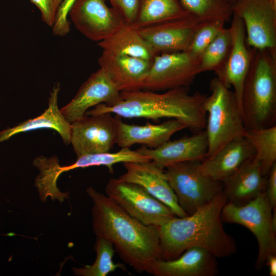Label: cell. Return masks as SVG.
I'll return each mask as SVG.
<instances>
[{
    "mask_svg": "<svg viewBox=\"0 0 276 276\" xmlns=\"http://www.w3.org/2000/svg\"><path fill=\"white\" fill-rule=\"evenodd\" d=\"M92 226L96 236L111 242L123 261L136 272H146L149 264L162 259L157 226L147 225L131 217L106 195L89 187Z\"/></svg>",
    "mask_w": 276,
    "mask_h": 276,
    "instance_id": "6da1fadb",
    "label": "cell"
},
{
    "mask_svg": "<svg viewBox=\"0 0 276 276\" xmlns=\"http://www.w3.org/2000/svg\"><path fill=\"white\" fill-rule=\"evenodd\" d=\"M227 202L223 191L192 214L175 216L158 226L162 259H175L192 247L204 248L216 258L235 254L236 242L225 231L221 216Z\"/></svg>",
    "mask_w": 276,
    "mask_h": 276,
    "instance_id": "7a4b0ae2",
    "label": "cell"
},
{
    "mask_svg": "<svg viewBox=\"0 0 276 276\" xmlns=\"http://www.w3.org/2000/svg\"><path fill=\"white\" fill-rule=\"evenodd\" d=\"M206 96L199 92L191 94L188 87L176 88L162 94L142 89L123 91L117 103L113 105L99 104L87 111L85 116L109 112L125 118L153 120L172 118L182 122L192 132L196 133L205 128L207 114L204 102Z\"/></svg>",
    "mask_w": 276,
    "mask_h": 276,
    "instance_id": "3957f363",
    "label": "cell"
},
{
    "mask_svg": "<svg viewBox=\"0 0 276 276\" xmlns=\"http://www.w3.org/2000/svg\"><path fill=\"white\" fill-rule=\"evenodd\" d=\"M241 111L246 130L276 125V50L252 48Z\"/></svg>",
    "mask_w": 276,
    "mask_h": 276,
    "instance_id": "277c9868",
    "label": "cell"
},
{
    "mask_svg": "<svg viewBox=\"0 0 276 276\" xmlns=\"http://www.w3.org/2000/svg\"><path fill=\"white\" fill-rule=\"evenodd\" d=\"M209 89L211 94L204 102L208 114L205 128L209 145L206 157L231 141L243 136L246 131L234 92L217 77L211 80Z\"/></svg>",
    "mask_w": 276,
    "mask_h": 276,
    "instance_id": "5b68a950",
    "label": "cell"
},
{
    "mask_svg": "<svg viewBox=\"0 0 276 276\" xmlns=\"http://www.w3.org/2000/svg\"><path fill=\"white\" fill-rule=\"evenodd\" d=\"M200 161L172 164L165 170L181 208L190 215L223 191L222 181L203 174Z\"/></svg>",
    "mask_w": 276,
    "mask_h": 276,
    "instance_id": "8992f818",
    "label": "cell"
},
{
    "mask_svg": "<svg viewBox=\"0 0 276 276\" xmlns=\"http://www.w3.org/2000/svg\"><path fill=\"white\" fill-rule=\"evenodd\" d=\"M272 210L265 191L244 205L227 202L221 211L222 221L241 225L256 237L259 247L256 262L257 268L262 267L268 255L276 254V229L272 222Z\"/></svg>",
    "mask_w": 276,
    "mask_h": 276,
    "instance_id": "52a82bcc",
    "label": "cell"
},
{
    "mask_svg": "<svg viewBox=\"0 0 276 276\" xmlns=\"http://www.w3.org/2000/svg\"><path fill=\"white\" fill-rule=\"evenodd\" d=\"M105 193L128 214L145 225L158 227L176 216L168 206L136 183L111 178Z\"/></svg>",
    "mask_w": 276,
    "mask_h": 276,
    "instance_id": "ba28073f",
    "label": "cell"
},
{
    "mask_svg": "<svg viewBox=\"0 0 276 276\" xmlns=\"http://www.w3.org/2000/svg\"><path fill=\"white\" fill-rule=\"evenodd\" d=\"M199 60V58L191 56L187 52L156 55L143 89L154 91L189 87L200 74Z\"/></svg>",
    "mask_w": 276,
    "mask_h": 276,
    "instance_id": "9c48e42d",
    "label": "cell"
},
{
    "mask_svg": "<svg viewBox=\"0 0 276 276\" xmlns=\"http://www.w3.org/2000/svg\"><path fill=\"white\" fill-rule=\"evenodd\" d=\"M232 9L243 22L250 47L276 50L275 1L235 0Z\"/></svg>",
    "mask_w": 276,
    "mask_h": 276,
    "instance_id": "30bf717a",
    "label": "cell"
},
{
    "mask_svg": "<svg viewBox=\"0 0 276 276\" xmlns=\"http://www.w3.org/2000/svg\"><path fill=\"white\" fill-rule=\"evenodd\" d=\"M89 116L71 123L70 143L77 157L109 152L117 144L115 117L109 112Z\"/></svg>",
    "mask_w": 276,
    "mask_h": 276,
    "instance_id": "8fae6325",
    "label": "cell"
},
{
    "mask_svg": "<svg viewBox=\"0 0 276 276\" xmlns=\"http://www.w3.org/2000/svg\"><path fill=\"white\" fill-rule=\"evenodd\" d=\"M106 0H76L68 15L75 27L87 38L100 42L125 25Z\"/></svg>",
    "mask_w": 276,
    "mask_h": 276,
    "instance_id": "7c38bea8",
    "label": "cell"
},
{
    "mask_svg": "<svg viewBox=\"0 0 276 276\" xmlns=\"http://www.w3.org/2000/svg\"><path fill=\"white\" fill-rule=\"evenodd\" d=\"M204 22L190 14L137 30L156 55L187 52L194 35Z\"/></svg>",
    "mask_w": 276,
    "mask_h": 276,
    "instance_id": "4fadbf2b",
    "label": "cell"
},
{
    "mask_svg": "<svg viewBox=\"0 0 276 276\" xmlns=\"http://www.w3.org/2000/svg\"><path fill=\"white\" fill-rule=\"evenodd\" d=\"M121 91L106 72L100 67L81 86L72 100L60 109L71 123L83 118L89 108L100 104L113 105L121 99Z\"/></svg>",
    "mask_w": 276,
    "mask_h": 276,
    "instance_id": "5bb4252c",
    "label": "cell"
},
{
    "mask_svg": "<svg viewBox=\"0 0 276 276\" xmlns=\"http://www.w3.org/2000/svg\"><path fill=\"white\" fill-rule=\"evenodd\" d=\"M126 172L119 180L136 183L149 194L168 206L178 217L187 216L179 206L176 195L172 189L164 169L153 162L123 163Z\"/></svg>",
    "mask_w": 276,
    "mask_h": 276,
    "instance_id": "9a60e30c",
    "label": "cell"
},
{
    "mask_svg": "<svg viewBox=\"0 0 276 276\" xmlns=\"http://www.w3.org/2000/svg\"><path fill=\"white\" fill-rule=\"evenodd\" d=\"M232 33V49L223 68L217 77L228 88L232 87L241 109V98L244 82L249 67L252 47L246 40L242 20L233 14L230 26Z\"/></svg>",
    "mask_w": 276,
    "mask_h": 276,
    "instance_id": "2e32d148",
    "label": "cell"
},
{
    "mask_svg": "<svg viewBox=\"0 0 276 276\" xmlns=\"http://www.w3.org/2000/svg\"><path fill=\"white\" fill-rule=\"evenodd\" d=\"M208 141L205 130L191 136L166 142L158 148L151 149L143 146L136 150L148 157L157 166L164 169L177 163L202 162L207 157Z\"/></svg>",
    "mask_w": 276,
    "mask_h": 276,
    "instance_id": "e0dca14e",
    "label": "cell"
},
{
    "mask_svg": "<svg viewBox=\"0 0 276 276\" xmlns=\"http://www.w3.org/2000/svg\"><path fill=\"white\" fill-rule=\"evenodd\" d=\"M216 259L204 248L192 247L175 259L154 261L146 272L154 276H214L218 270Z\"/></svg>",
    "mask_w": 276,
    "mask_h": 276,
    "instance_id": "ac0fdd59",
    "label": "cell"
},
{
    "mask_svg": "<svg viewBox=\"0 0 276 276\" xmlns=\"http://www.w3.org/2000/svg\"><path fill=\"white\" fill-rule=\"evenodd\" d=\"M152 61L103 51L98 63L123 92L143 89Z\"/></svg>",
    "mask_w": 276,
    "mask_h": 276,
    "instance_id": "d6986e66",
    "label": "cell"
},
{
    "mask_svg": "<svg viewBox=\"0 0 276 276\" xmlns=\"http://www.w3.org/2000/svg\"><path fill=\"white\" fill-rule=\"evenodd\" d=\"M114 117L118 134L117 144L121 148H129L136 144L156 148L169 141L176 132L187 128L183 123L174 119L157 125L147 123L144 125H136L123 122L119 116Z\"/></svg>",
    "mask_w": 276,
    "mask_h": 276,
    "instance_id": "ffe728a7",
    "label": "cell"
},
{
    "mask_svg": "<svg viewBox=\"0 0 276 276\" xmlns=\"http://www.w3.org/2000/svg\"><path fill=\"white\" fill-rule=\"evenodd\" d=\"M222 182L227 202L242 205L265 191L267 179L262 175L259 163L253 158L242 164Z\"/></svg>",
    "mask_w": 276,
    "mask_h": 276,
    "instance_id": "44dd1931",
    "label": "cell"
},
{
    "mask_svg": "<svg viewBox=\"0 0 276 276\" xmlns=\"http://www.w3.org/2000/svg\"><path fill=\"white\" fill-rule=\"evenodd\" d=\"M255 152L244 137L235 139L211 156L200 162L199 168L204 175L222 181L242 164L252 159Z\"/></svg>",
    "mask_w": 276,
    "mask_h": 276,
    "instance_id": "7402d4cb",
    "label": "cell"
},
{
    "mask_svg": "<svg viewBox=\"0 0 276 276\" xmlns=\"http://www.w3.org/2000/svg\"><path fill=\"white\" fill-rule=\"evenodd\" d=\"M150 159L136 150L129 148H121L116 152H102L90 154L77 157L73 164L61 166L55 157L48 158L44 166L43 172L47 179L53 183H57L59 176L63 172L77 168H84L92 166H105L110 173H113V166L116 164L124 162H146Z\"/></svg>",
    "mask_w": 276,
    "mask_h": 276,
    "instance_id": "603a6c76",
    "label": "cell"
},
{
    "mask_svg": "<svg viewBox=\"0 0 276 276\" xmlns=\"http://www.w3.org/2000/svg\"><path fill=\"white\" fill-rule=\"evenodd\" d=\"M60 88L59 83L54 86L49 99L48 107L41 115L0 132V142L21 132L50 128L57 131L65 144L70 143L71 123L65 118L58 106Z\"/></svg>",
    "mask_w": 276,
    "mask_h": 276,
    "instance_id": "cb8c5ba5",
    "label": "cell"
},
{
    "mask_svg": "<svg viewBox=\"0 0 276 276\" xmlns=\"http://www.w3.org/2000/svg\"><path fill=\"white\" fill-rule=\"evenodd\" d=\"M98 45L103 51L152 61L156 54L137 29L124 25Z\"/></svg>",
    "mask_w": 276,
    "mask_h": 276,
    "instance_id": "d4e9b609",
    "label": "cell"
},
{
    "mask_svg": "<svg viewBox=\"0 0 276 276\" xmlns=\"http://www.w3.org/2000/svg\"><path fill=\"white\" fill-rule=\"evenodd\" d=\"M190 14L180 0H139L136 18L131 27L139 29Z\"/></svg>",
    "mask_w": 276,
    "mask_h": 276,
    "instance_id": "484cf974",
    "label": "cell"
},
{
    "mask_svg": "<svg viewBox=\"0 0 276 276\" xmlns=\"http://www.w3.org/2000/svg\"><path fill=\"white\" fill-rule=\"evenodd\" d=\"M244 137L254 149V159L259 163L262 175L267 176L276 163V125L246 130Z\"/></svg>",
    "mask_w": 276,
    "mask_h": 276,
    "instance_id": "4316f807",
    "label": "cell"
},
{
    "mask_svg": "<svg viewBox=\"0 0 276 276\" xmlns=\"http://www.w3.org/2000/svg\"><path fill=\"white\" fill-rule=\"evenodd\" d=\"M232 43L230 28H224L201 55L199 60L200 73L214 71L218 74L227 61Z\"/></svg>",
    "mask_w": 276,
    "mask_h": 276,
    "instance_id": "83f0119b",
    "label": "cell"
},
{
    "mask_svg": "<svg viewBox=\"0 0 276 276\" xmlns=\"http://www.w3.org/2000/svg\"><path fill=\"white\" fill-rule=\"evenodd\" d=\"M95 249L96 258L91 265L73 267L74 274L78 276H106L110 272L120 268L126 269L123 264L114 263L112 257L116 252L112 244L106 239L97 236Z\"/></svg>",
    "mask_w": 276,
    "mask_h": 276,
    "instance_id": "f1b7e54d",
    "label": "cell"
},
{
    "mask_svg": "<svg viewBox=\"0 0 276 276\" xmlns=\"http://www.w3.org/2000/svg\"><path fill=\"white\" fill-rule=\"evenodd\" d=\"M185 8L203 22L230 20L233 13L229 0H180Z\"/></svg>",
    "mask_w": 276,
    "mask_h": 276,
    "instance_id": "f546056e",
    "label": "cell"
},
{
    "mask_svg": "<svg viewBox=\"0 0 276 276\" xmlns=\"http://www.w3.org/2000/svg\"><path fill=\"white\" fill-rule=\"evenodd\" d=\"M225 24L220 20L204 22L194 35L187 52L191 56L199 58L206 47L224 28Z\"/></svg>",
    "mask_w": 276,
    "mask_h": 276,
    "instance_id": "4dcf8cb0",
    "label": "cell"
},
{
    "mask_svg": "<svg viewBox=\"0 0 276 276\" xmlns=\"http://www.w3.org/2000/svg\"><path fill=\"white\" fill-rule=\"evenodd\" d=\"M125 25L132 26L135 20L139 0H108Z\"/></svg>",
    "mask_w": 276,
    "mask_h": 276,
    "instance_id": "1f68e13d",
    "label": "cell"
},
{
    "mask_svg": "<svg viewBox=\"0 0 276 276\" xmlns=\"http://www.w3.org/2000/svg\"><path fill=\"white\" fill-rule=\"evenodd\" d=\"M76 0H63L57 13L52 26L53 35L63 37L70 31V23L68 20V13Z\"/></svg>",
    "mask_w": 276,
    "mask_h": 276,
    "instance_id": "d6a6232c",
    "label": "cell"
},
{
    "mask_svg": "<svg viewBox=\"0 0 276 276\" xmlns=\"http://www.w3.org/2000/svg\"><path fill=\"white\" fill-rule=\"evenodd\" d=\"M63 0H30L39 10L42 21L52 27L58 10Z\"/></svg>",
    "mask_w": 276,
    "mask_h": 276,
    "instance_id": "836d02e7",
    "label": "cell"
},
{
    "mask_svg": "<svg viewBox=\"0 0 276 276\" xmlns=\"http://www.w3.org/2000/svg\"><path fill=\"white\" fill-rule=\"evenodd\" d=\"M265 193L272 210L276 208V163L268 174Z\"/></svg>",
    "mask_w": 276,
    "mask_h": 276,
    "instance_id": "e575fe53",
    "label": "cell"
},
{
    "mask_svg": "<svg viewBox=\"0 0 276 276\" xmlns=\"http://www.w3.org/2000/svg\"><path fill=\"white\" fill-rule=\"evenodd\" d=\"M267 265L269 268V275L270 276H276V255L275 254H270L266 259Z\"/></svg>",
    "mask_w": 276,
    "mask_h": 276,
    "instance_id": "d590c367",
    "label": "cell"
},
{
    "mask_svg": "<svg viewBox=\"0 0 276 276\" xmlns=\"http://www.w3.org/2000/svg\"><path fill=\"white\" fill-rule=\"evenodd\" d=\"M229 1L231 2V3L232 4H233L234 3V2L235 1V0H229Z\"/></svg>",
    "mask_w": 276,
    "mask_h": 276,
    "instance_id": "8d00e7d4",
    "label": "cell"
},
{
    "mask_svg": "<svg viewBox=\"0 0 276 276\" xmlns=\"http://www.w3.org/2000/svg\"><path fill=\"white\" fill-rule=\"evenodd\" d=\"M273 1H276V0H273Z\"/></svg>",
    "mask_w": 276,
    "mask_h": 276,
    "instance_id": "74e56055",
    "label": "cell"
}]
</instances>
